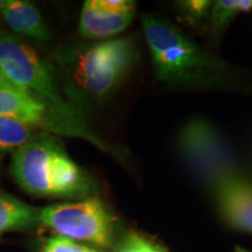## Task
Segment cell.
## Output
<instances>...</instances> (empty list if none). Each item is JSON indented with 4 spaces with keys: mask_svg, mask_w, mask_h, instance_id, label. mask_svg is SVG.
I'll return each instance as SVG.
<instances>
[{
    "mask_svg": "<svg viewBox=\"0 0 252 252\" xmlns=\"http://www.w3.org/2000/svg\"><path fill=\"white\" fill-rule=\"evenodd\" d=\"M40 223L58 236L109 248L115 241V223L108 208L96 197L63 202L40 210Z\"/></svg>",
    "mask_w": 252,
    "mask_h": 252,
    "instance_id": "cell-6",
    "label": "cell"
},
{
    "mask_svg": "<svg viewBox=\"0 0 252 252\" xmlns=\"http://www.w3.org/2000/svg\"><path fill=\"white\" fill-rule=\"evenodd\" d=\"M252 9V0H219L212 6V31L220 34L241 13Z\"/></svg>",
    "mask_w": 252,
    "mask_h": 252,
    "instance_id": "cell-13",
    "label": "cell"
},
{
    "mask_svg": "<svg viewBox=\"0 0 252 252\" xmlns=\"http://www.w3.org/2000/svg\"><path fill=\"white\" fill-rule=\"evenodd\" d=\"M178 150L197 180L213 191L238 175L229 145L207 119L193 118L182 126L178 134Z\"/></svg>",
    "mask_w": 252,
    "mask_h": 252,
    "instance_id": "cell-5",
    "label": "cell"
},
{
    "mask_svg": "<svg viewBox=\"0 0 252 252\" xmlns=\"http://www.w3.org/2000/svg\"><path fill=\"white\" fill-rule=\"evenodd\" d=\"M0 116L49 131L48 110L45 104L7 80L0 83Z\"/></svg>",
    "mask_w": 252,
    "mask_h": 252,
    "instance_id": "cell-8",
    "label": "cell"
},
{
    "mask_svg": "<svg viewBox=\"0 0 252 252\" xmlns=\"http://www.w3.org/2000/svg\"><path fill=\"white\" fill-rule=\"evenodd\" d=\"M234 252H252V251H249V250H247V249L241 248V247H236Z\"/></svg>",
    "mask_w": 252,
    "mask_h": 252,
    "instance_id": "cell-17",
    "label": "cell"
},
{
    "mask_svg": "<svg viewBox=\"0 0 252 252\" xmlns=\"http://www.w3.org/2000/svg\"><path fill=\"white\" fill-rule=\"evenodd\" d=\"M11 173L28 194L35 196L91 197L94 182L75 163L54 135L41 132L15 151Z\"/></svg>",
    "mask_w": 252,
    "mask_h": 252,
    "instance_id": "cell-3",
    "label": "cell"
},
{
    "mask_svg": "<svg viewBox=\"0 0 252 252\" xmlns=\"http://www.w3.org/2000/svg\"><path fill=\"white\" fill-rule=\"evenodd\" d=\"M0 163H1V156H0Z\"/></svg>",
    "mask_w": 252,
    "mask_h": 252,
    "instance_id": "cell-20",
    "label": "cell"
},
{
    "mask_svg": "<svg viewBox=\"0 0 252 252\" xmlns=\"http://www.w3.org/2000/svg\"><path fill=\"white\" fill-rule=\"evenodd\" d=\"M5 80H6V77L4 76V75H2L1 70H0V83H1V82H4Z\"/></svg>",
    "mask_w": 252,
    "mask_h": 252,
    "instance_id": "cell-19",
    "label": "cell"
},
{
    "mask_svg": "<svg viewBox=\"0 0 252 252\" xmlns=\"http://www.w3.org/2000/svg\"><path fill=\"white\" fill-rule=\"evenodd\" d=\"M141 26L158 81L174 86H204L224 78V63L204 52L171 21L143 14Z\"/></svg>",
    "mask_w": 252,
    "mask_h": 252,
    "instance_id": "cell-4",
    "label": "cell"
},
{
    "mask_svg": "<svg viewBox=\"0 0 252 252\" xmlns=\"http://www.w3.org/2000/svg\"><path fill=\"white\" fill-rule=\"evenodd\" d=\"M35 126L0 116V152L18 151L35 135Z\"/></svg>",
    "mask_w": 252,
    "mask_h": 252,
    "instance_id": "cell-12",
    "label": "cell"
},
{
    "mask_svg": "<svg viewBox=\"0 0 252 252\" xmlns=\"http://www.w3.org/2000/svg\"><path fill=\"white\" fill-rule=\"evenodd\" d=\"M0 70L12 84L45 104L48 110L49 132L82 138L100 150L109 151L90 130L83 115L62 96L52 62L41 59L30 45L7 32H0Z\"/></svg>",
    "mask_w": 252,
    "mask_h": 252,
    "instance_id": "cell-2",
    "label": "cell"
},
{
    "mask_svg": "<svg viewBox=\"0 0 252 252\" xmlns=\"http://www.w3.org/2000/svg\"><path fill=\"white\" fill-rule=\"evenodd\" d=\"M42 252H97L96 250L76 243L72 239L54 236L49 238L43 245Z\"/></svg>",
    "mask_w": 252,
    "mask_h": 252,
    "instance_id": "cell-14",
    "label": "cell"
},
{
    "mask_svg": "<svg viewBox=\"0 0 252 252\" xmlns=\"http://www.w3.org/2000/svg\"><path fill=\"white\" fill-rule=\"evenodd\" d=\"M5 23L15 33L43 43L52 37L40 11L26 0H6L1 13Z\"/></svg>",
    "mask_w": 252,
    "mask_h": 252,
    "instance_id": "cell-10",
    "label": "cell"
},
{
    "mask_svg": "<svg viewBox=\"0 0 252 252\" xmlns=\"http://www.w3.org/2000/svg\"><path fill=\"white\" fill-rule=\"evenodd\" d=\"M135 60L134 41L119 37L61 47L52 64L61 77L67 99L83 115L118 89Z\"/></svg>",
    "mask_w": 252,
    "mask_h": 252,
    "instance_id": "cell-1",
    "label": "cell"
},
{
    "mask_svg": "<svg viewBox=\"0 0 252 252\" xmlns=\"http://www.w3.org/2000/svg\"><path fill=\"white\" fill-rule=\"evenodd\" d=\"M118 252H167V250L149 238L131 235Z\"/></svg>",
    "mask_w": 252,
    "mask_h": 252,
    "instance_id": "cell-15",
    "label": "cell"
},
{
    "mask_svg": "<svg viewBox=\"0 0 252 252\" xmlns=\"http://www.w3.org/2000/svg\"><path fill=\"white\" fill-rule=\"evenodd\" d=\"M181 8L182 14L191 23L204 18L208 13V9L212 7V2L208 0H187V1L178 2Z\"/></svg>",
    "mask_w": 252,
    "mask_h": 252,
    "instance_id": "cell-16",
    "label": "cell"
},
{
    "mask_svg": "<svg viewBox=\"0 0 252 252\" xmlns=\"http://www.w3.org/2000/svg\"><path fill=\"white\" fill-rule=\"evenodd\" d=\"M40 223V210L0 191V235L26 230Z\"/></svg>",
    "mask_w": 252,
    "mask_h": 252,
    "instance_id": "cell-11",
    "label": "cell"
},
{
    "mask_svg": "<svg viewBox=\"0 0 252 252\" xmlns=\"http://www.w3.org/2000/svg\"><path fill=\"white\" fill-rule=\"evenodd\" d=\"M5 2H6V0H0V13H1V11H2V7H4Z\"/></svg>",
    "mask_w": 252,
    "mask_h": 252,
    "instance_id": "cell-18",
    "label": "cell"
},
{
    "mask_svg": "<svg viewBox=\"0 0 252 252\" xmlns=\"http://www.w3.org/2000/svg\"><path fill=\"white\" fill-rule=\"evenodd\" d=\"M134 13H116L102 4V0H87L80 19V34L87 39H104L122 33L130 26Z\"/></svg>",
    "mask_w": 252,
    "mask_h": 252,
    "instance_id": "cell-9",
    "label": "cell"
},
{
    "mask_svg": "<svg viewBox=\"0 0 252 252\" xmlns=\"http://www.w3.org/2000/svg\"><path fill=\"white\" fill-rule=\"evenodd\" d=\"M217 207L231 228L252 234V182L236 175L215 190Z\"/></svg>",
    "mask_w": 252,
    "mask_h": 252,
    "instance_id": "cell-7",
    "label": "cell"
}]
</instances>
